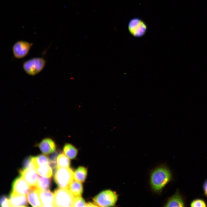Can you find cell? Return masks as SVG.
<instances>
[{
  "label": "cell",
  "mask_w": 207,
  "mask_h": 207,
  "mask_svg": "<svg viewBox=\"0 0 207 207\" xmlns=\"http://www.w3.org/2000/svg\"><path fill=\"white\" fill-rule=\"evenodd\" d=\"M87 207H96L98 206L95 203L89 202L86 203V206Z\"/></svg>",
  "instance_id": "4316f807"
},
{
  "label": "cell",
  "mask_w": 207,
  "mask_h": 207,
  "mask_svg": "<svg viewBox=\"0 0 207 207\" xmlns=\"http://www.w3.org/2000/svg\"><path fill=\"white\" fill-rule=\"evenodd\" d=\"M190 206L191 207H202L207 206L205 202L201 199H196L193 200L191 203Z\"/></svg>",
  "instance_id": "cb8c5ba5"
},
{
  "label": "cell",
  "mask_w": 207,
  "mask_h": 207,
  "mask_svg": "<svg viewBox=\"0 0 207 207\" xmlns=\"http://www.w3.org/2000/svg\"><path fill=\"white\" fill-rule=\"evenodd\" d=\"M35 169L30 168L24 169H20L19 172L21 176L30 187L37 186L38 176Z\"/></svg>",
  "instance_id": "9c48e42d"
},
{
  "label": "cell",
  "mask_w": 207,
  "mask_h": 207,
  "mask_svg": "<svg viewBox=\"0 0 207 207\" xmlns=\"http://www.w3.org/2000/svg\"><path fill=\"white\" fill-rule=\"evenodd\" d=\"M32 45V43L24 41L16 42L12 47L14 57L17 59L24 58L28 54Z\"/></svg>",
  "instance_id": "52a82bcc"
},
{
  "label": "cell",
  "mask_w": 207,
  "mask_h": 207,
  "mask_svg": "<svg viewBox=\"0 0 207 207\" xmlns=\"http://www.w3.org/2000/svg\"><path fill=\"white\" fill-rule=\"evenodd\" d=\"M32 161L34 168L39 166L49 164V160L46 156L42 154L35 156H32Z\"/></svg>",
  "instance_id": "2e32d148"
},
{
  "label": "cell",
  "mask_w": 207,
  "mask_h": 207,
  "mask_svg": "<svg viewBox=\"0 0 207 207\" xmlns=\"http://www.w3.org/2000/svg\"><path fill=\"white\" fill-rule=\"evenodd\" d=\"M31 156L27 157L24 160L23 163L22 169H24L30 168H34V167L32 164V161Z\"/></svg>",
  "instance_id": "603a6c76"
},
{
  "label": "cell",
  "mask_w": 207,
  "mask_h": 207,
  "mask_svg": "<svg viewBox=\"0 0 207 207\" xmlns=\"http://www.w3.org/2000/svg\"><path fill=\"white\" fill-rule=\"evenodd\" d=\"M53 194L54 207H73L75 196L68 188L57 189Z\"/></svg>",
  "instance_id": "3957f363"
},
{
  "label": "cell",
  "mask_w": 207,
  "mask_h": 207,
  "mask_svg": "<svg viewBox=\"0 0 207 207\" xmlns=\"http://www.w3.org/2000/svg\"><path fill=\"white\" fill-rule=\"evenodd\" d=\"M185 203L182 196L177 191L168 199L164 204L165 207H184Z\"/></svg>",
  "instance_id": "5bb4252c"
},
{
  "label": "cell",
  "mask_w": 207,
  "mask_h": 207,
  "mask_svg": "<svg viewBox=\"0 0 207 207\" xmlns=\"http://www.w3.org/2000/svg\"><path fill=\"white\" fill-rule=\"evenodd\" d=\"M21 176L16 177L12 183V191L18 194L27 195L31 189V187Z\"/></svg>",
  "instance_id": "ba28073f"
},
{
  "label": "cell",
  "mask_w": 207,
  "mask_h": 207,
  "mask_svg": "<svg viewBox=\"0 0 207 207\" xmlns=\"http://www.w3.org/2000/svg\"><path fill=\"white\" fill-rule=\"evenodd\" d=\"M69 158L63 153L59 154L56 159L57 167H69L70 165V161Z\"/></svg>",
  "instance_id": "44dd1931"
},
{
  "label": "cell",
  "mask_w": 207,
  "mask_h": 207,
  "mask_svg": "<svg viewBox=\"0 0 207 207\" xmlns=\"http://www.w3.org/2000/svg\"><path fill=\"white\" fill-rule=\"evenodd\" d=\"M51 178H45L38 176L37 186L40 189L43 190H49L51 185Z\"/></svg>",
  "instance_id": "ffe728a7"
},
{
  "label": "cell",
  "mask_w": 207,
  "mask_h": 207,
  "mask_svg": "<svg viewBox=\"0 0 207 207\" xmlns=\"http://www.w3.org/2000/svg\"><path fill=\"white\" fill-rule=\"evenodd\" d=\"M87 169L83 166H79L74 172V179L81 183L85 180L87 175Z\"/></svg>",
  "instance_id": "e0dca14e"
},
{
  "label": "cell",
  "mask_w": 207,
  "mask_h": 207,
  "mask_svg": "<svg viewBox=\"0 0 207 207\" xmlns=\"http://www.w3.org/2000/svg\"><path fill=\"white\" fill-rule=\"evenodd\" d=\"M86 205L85 201L80 196H75L73 207L86 206Z\"/></svg>",
  "instance_id": "7402d4cb"
},
{
  "label": "cell",
  "mask_w": 207,
  "mask_h": 207,
  "mask_svg": "<svg viewBox=\"0 0 207 207\" xmlns=\"http://www.w3.org/2000/svg\"><path fill=\"white\" fill-rule=\"evenodd\" d=\"M203 188L204 193L207 196V180L205 181L203 186Z\"/></svg>",
  "instance_id": "484cf974"
},
{
  "label": "cell",
  "mask_w": 207,
  "mask_h": 207,
  "mask_svg": "<svg viewBox=\"0 0 207 207\" xmlns=\"http://www.w3.org/2000/svg\"><path fill=\"white\" fill-rule=\"evenodd\" d=\"M172 177L170 170L166 166H162L156 168L150 175V184L152 190L156 192H161Z\"/></svg>",
  "instance_id": "6da1fadb"
},
{
  "label": "cell",
  "mask_w": 207,
  "mask_h": 207,
  "mask_svg": "<svg viewBox=\"0 0 207 207\" xmlns=\"http://www.w3.org/2000/svg\"><path fill=\"white\" fill-rule=\"evenodd\" d=\"M35 169L38 174L41 176L51 178L53 176L52 168L48 164L38 166Z\"/></svg>",
  "instance_id": "ac0fdd59"
},
{
  "label": "cell",
  "mask_w": 207,
  "mask_h": 207,
  "mask_svg": "<svg viewBox=\"0 0 207 207\" xmlns=\"http://www.w3.org/2000/svg\"><path fill=\"white\" fill-rule=\"evenodd\" d=\"M118 198V195L115 191L107 190L101 192L93 200L98 206L109 207L114 206Z\"/></svg>",
  "instance_id": "5b68a950"
},
{
  "label": "cell",
  "mask_w": 207,
  "mask_h": 207,
  "mask_svg": "<svg viewBox=\"0 0 207 207\" xmlns=\"http://www.w3.org/2000/svg\"><path fill=\"white\" fill-rule=\"evenodd\" d=\"M54 181L60 188H68L73 180L74 172L71 168L57 167L55 170Z\"/></svg>",
  "instance_id": "7a4b0ae2"
},
{
  "label": "cell",
  "mask_w": 207,
  "mask_h": 207,
  "mask_svg": "<svg viewBox=\"0 0 207 207\" xmlns=\"http://www.w3.org/2000/svg\"><path fill=\"white\" fill-rule=\"evenodd\" d=\"M46 60L43 57H33L24 62L22 67L26 73L29 75L34 76L40 73L44 69Z\"/></svg>",
  "instance_id": "277c9868"
},
{
  "label": "cell",
  "mask_w": 207,
  "mask_h": 207,
  "mask_svg": "<svg viewBox=\"0 0 207 207\" xmlns=\"http://www.w3.org/2000/svg\"><path fill=\"white\" fill-rule=\"evenodd\" d=\"M31 189L27 194V198L29 203L33 207H42L37 186L31 187Z\"/></svg>",
  "instance_id": "4fadbf2b"
},
{
  "label": "cell",
  "mask_w": 207,
  "mask_h": 207,
  "mask_svg": "<svg viewBox=\"0 0 207 207\" xmlns=\"http://www.w3.org/2000/svg\"><path fill=\"white\" fill-rule=\"evenodd\" d=\"M38 191L42 207H54L53 193L49 190H43L39 189Z\"/></svg>",
  "instance_id": "7c38bea8"
},
{
  "label": "cell",
  "mask_w": 207,
  "mask_h": 207,
  "mask_svg": "<svg viewBox=\"0 0 207 207\" xmlns=\"http://www.w3.org/2000/svg\"><path fill=\"white\" fill-rule=\"evenodd\" d=\"M128 28L129 32L134 37H140L145 33L147 26L145 22L138 18L131 19L129 22Z\"/></svg>",
  "instance_id": "8992f818"
},
{
  "label": "cell",
  "mask_w": 207,
  "mask_h": 207,
  "mask_svg": "<svg viewBox=\"0 0 207 207\" xmlns=\"http://www.w3.org/2000/svg\"><path fill=\"white\" fill-rule=\"evenodd\" d=\"M64 154L69 159H74L76 157L78 153L77 149L70 143H66L63 148Z\"/></svg>",
  "instance_id": "d6986e66"
},
{
  "label": "cell",
  "mask_w": 207,
  "mask_h": 207,
  "mask_svg": "<svg viewBox=\"0 0 207 207\" xmlns=\"http://www.w3.org/2000/svg\"><path fill=\"white\" fill-rule=\"evenodd\" d=\"M37 146L41 151L45 154H49L54 152L56 150V144L53 139L45 138L38 144Z\"/></svg>",
  "instance_id": "30bf717a"
},
{
  "label": "cell",
  "mask_w": 207,
  "mask_h": 207,
  "mask_svg": "<svg viewBox=\"0 0 207 207\" xmlns=\"http://www.w3.org/2000/svg\"><path fill=\"white\" fill-rule=\"evenodd\" d=\"M27 198L25 195L18 194L12 191L10 193L9 197L11 207L28 206Z\"/></svg>",
  "instance_id": "8fae6325"
},
{
  "label": "cell",
  "mask_w": 207,
  "mask_h": 207,
  "mask_svg": "<svg viewBox=\"0 0 207 207\" xmlns=\"http://www.w3.org/2000/svg\"><path fill=\"white\" fill-rule=\"evenodd\" d=\"M0 204L1 207H11L9 199L5 195H3L1 197Z\"/></svg>",
  "instance_id": "d4e9b609"
},
{
  "label": "cell",
  "mask_w": 207,
  "mask_h": 207,
  "mask_svg": "<svg viewBox=\"0 0 207 207\" xmlns=\"http://www.w3.org/2000/svg\"><path fill=\"white\" fill-rule=\"evenodd\" d=\"M68 188L75 196H81L82 194L83 189L82 184L75 180L71 183Z\"/></svg>",
  "instance_id": "9a60e30c"
}]
</instances>
